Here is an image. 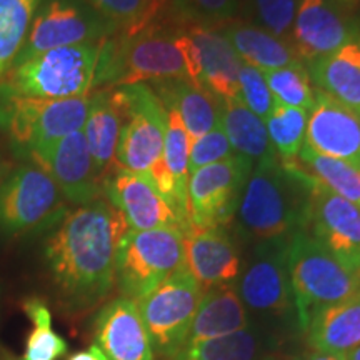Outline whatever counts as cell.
<instances>
[{
    "label": "cell",
    "mask_w": 360,
    "mask_h": 360,
    "mask_svg": "<svg viewBox=\"0 0 360 360\" xmlns=\"http://www.w3.org/2000/svg\"><path fill=\"white\" fill-rule=\"evenodd\" d=\"M307 110L292 109L276 102L272 114L265 120L270 143L282 164L297 162L307 130Z\"/></svg>",
    "instance_id": "31"
},
{
    "label": "cell",
    "mask_w": 360,
    "mask_h": 360,
    "mask_svg": "<svg viewBox=\"0 0 360 360\" xmlns=\"http://www.w3.org/2000/svg\"><path fill=\"white\" fill-rule=\"evenodd\" d=\"M287 265L297 321L302 328L317 309L360 292L359 270L347 267L304 229L290 237Z\"/></svg>",
    "instance_id": "5"
},
{
    "label": "cell",
    "mask_w": 360,
    "mask_h": 360,
    "mask_svg": "<svg viewBox=\"0 0 360 360\" xmlns=\"http://www.w3.org/2000/svg\"><path fill=\"white\" fill-rule=\"evenodd\" d=\"M347 360H360V345L357 349H354L352 352L347 354Z\"/></svg>",
    "instance_id": "42"
},
{
    "label": "cell",
    "mask_w": 360,
    "mask_h": 360,
    "mask_svg": "<svg viewBox=\"0 0 360 360\" xmlns=\"http://www.w3.org/2000/svg\"><path fill=\"white\" fill-rule=\"evenodd\" d=\"M42 0H0V79L11 70L29 37Z\"/></svg>",
    "instance_id": "30"
},
{
    "label": "cell",
    "mask_w": 360,
    "mask_h": 360,
    "mask_svg": "<svg viewBox=\"0 0 360 360\" xmlns=\"http://www.w3.org/2000/svg\"><path fill=\"white\" fill-rule=\"evenodd\" d=\"M240 0H174V17L182 25L220 27L233 19Z\"/></svg>",
    "instance_id": "36"
},
{
    "label": "cell",
    "mask_w": 360,
    "mask_h": 360,
    "mask_svg": "<svg viewBox=\"0 0 360 360\" xmlns=\"http://www.w3.org/2000/svg\"><path fill=\"white\" fill-rule=\"evenodd\" d=\"M304 146L360 169V115L315 89Z\"/></svg>",
    "instance_id": "18"
},
{
    "label": "cell",
    "mask_w": 360,
    "mask_h": 360,
    "mask_svg": "<svg viewBox=\"0 0 360 360\" xmlns=\"http://www.w3.org/2000/svg\"><path fill=\"white\" fill-rule=\"evenodd\" d=\"M94 345L107 360H155L137 302L122 295L98 312Z\"/></svg>",
    "instance_id": "21"
},
{
    "label": "cell",
    "mask_w": 360,
    "mask_h": 360,
    "mask_svg": "<svg viewBox=\"0 0 360 360\" xmlns=\"http://www.w3.org/2000/svg\"><path fill=\"white\" fill-rule=\"evenodd\" d=\"M90 94L70 98L0 96V127L15 152L32 159L35 152L84 129Z\"/></svg>",
    "instance_id": "6"
},
{
    "label": "cell",
    "mask_w": 360,
    "mask_h": 360,
    "mask_svg": "<svg viewBox=\"0 0 360 360\" xmlns=\"http://www.w3.org/2000/svg\"><path fill=\"white\" fill-rule=\"evenodd\" d=\"M182 267H186L182 229H129L115 255L117 289L122 297L139 300Z\"/></svg>",
    "instance_id": "7"
},
{
    "label": "cell",
    "mask_w": 360,
    "mask_h": 360,
    "mask_svg": "<svg viewBox=\"0 0 360 360\" xmlns=\"http://www.w3.org/2000/svg\"><path fill=\"white\" fill-rule=\"evenodd\" d=\"M310 177L300 165L282 164L278 157L252 167L237 207L238 231L254 242L290 238L304 229Z\"/></svg>",
    "instance_id": "2"
},
{
    "label": "cell",
    "mask_w": 360,
    "mask_h": 360,
    "mask_svg": "<svg viewBox=\"0 0 360 360\" xmlns=\"http://www.w3.org/2000/svg\"><path fill=\"white\" fill-rule=\"evenodd\" d=\"M169 360H191V359H188V357H187V355L182 352V350H179V352H177V354H175V355H172V357H169Z\"/></svg>",
    "instance_id": "44"
},
{
    "label": "cell",
    "mask_w": 360,
    "mask_h": 360,
    "mask_svg": "<svg viewBox=\"0 0 360 360\" xmlns=\"http://www.w3.org/2000/svg\"><path fill=\"white\" fill-rule=\"evenodd\" d=\"M304 231L347 267L360 272V207L312 177Z\"/></svg>",
    "instance_id": "15"
},
{
    "label": "cell",
    "mask_w": 360,
    "mask_h": 360,
    "mask_svg": "<svg viewBox=\"0 0 360 360\" xmlns=\"http://www.w3.org/2000/svg\"><path fill=\"white\" fill-rule=\"evenodd\" d=\"M220 30L236 49L242 62L257 67L262 72L302 62L290 40L277 37L260 25L231 20L220 25Z\"/></svg>",
    "instance_id": "27"
},
{
    "label": "cell",
    "mask_w": 360,
    "mask_h": 360,
    "mask_svg": "<svg viewBox=\"0 0 360 360\" xmlns=\"http://www.w3.org/2000/svg\"><path fill=\"white\" fill-rule=\"evenodd\" d=\"M122 35H134L154 24L165 0H90Z\"/></svg>",
    "instance_id": "34"
},
{
    "label": "cell",
    "mask_w": 360,
    "mask_h": 360,
    "mask_svg": "<svg viewBox=\"0 0 360 360\" xmlns=\"http://www.w3.org/2000/svg\"><path fill=\"white\" fill-rule=\"evenodd\" d=\"M236 155L233 148L229 142L227 135L224 134L222 127L214 129L212 132L202 135V137L191 141V150H188V175L195 170L207 165L217 164L220 160Z\"/></svg>",
    "instance_id": "39"
},
{
    "label": "cell",
    "mask_w": 360,
    "mask_h": 360,
    "mask_svg": "<svg viewBox=\"0 0 360 360\" xmlns=\"http://www.w3.org/2000/svg\"><path fill=\"white\" fill-rule=\"evenodd\" d=\"M250 327L249 312L237 294L233 283L212 287L202 295L184 347L231 335ZM182 347V349H184Z\"/></svg>",
    "instance_id": "23"
},
{
    "label": "cell",
    "mask_w": 360,
    "mask_h": 360,
    "mask_svg": "<svg viewBox=\"0 0 360 360\" xmlns=\"http://www.w3.org/2000/svg\"><path fill=\"white\" fill-rule=\"evenodd\" d=\"M202 295V287L182 267L135 300L154 352L169 359L184 347Z\"/></svg>",
    "instance_id": "10"
},
{
    "label": "cell",
    "mask_w": 360,
    "mask_h": 360,
    "mask_svg": "<svg viewBox=\"0 0 360 360\" xmlns=\"http://www.w3.org/2000/svg\"><path fill=\"white\" fill-rule=\"evenodd\" d=\"M297 164L309 177L317 180L328 191L360 207V169L317 154L307 146L300 148Z\"/></svg>",
    "instance_id": "29"
},
{
    "label": "cell",
    "mask_w": 360,
    "mask_h": 360,
    "mask_svg": "<svg viewBox=\"0 0 360 360\" xmlns=\"http://www.w3.org/2000/svg\"><path fill=\"white\" fill-rule=\"evenodd\" d=\"M120 129H122V112L112 90H94L90 94L89 115L82 130L94 165L102 180L115 165Z\"/></svg>",
    "instance_id": "26"
},
{
    "label": "cell",
    "mask_w": 360,
    "mask_h": 360,
    "mask_svg": "<svg viewBox=\"0 0 360 360\" xmlns=\"http://www.w3.org/2000/svg\"><path fill=\"white\" fill-rule=\"evenodd\" d=\"M51 175L37 164L20 165L0 186V238L56 227L65 202Z\"/></svg>",
    "instance_id": "9"
},
{
    "label": "cell",
    "mask_w": 360,
    "mask_h": 360,
    "mask_svg": "<svg viewBox=\"0 0 360 360\" xmlns=\"http://www.w3.org/2000/svg\"><path fill=\"white\" fill-rule=\"evenodd\" d=\"M264 77L277 103L307 112L312 109L315 89L312 87V80L304 62L276 70H265Z\"/></svg>",
    "instance_id": "32"
},
{
    "label": "cell",
    "mask_w": 360,
    "mask_h": 360,
    "mask_svg": "<svg viewBox=\"0 0 360 360\" xmlns=\"http://www.w3.org/2000/svg\"><path fill=\"white\" fill-rule=\"evenodd\" d=\"M69 360H97V355L94 352V349L90 347L89 350H85V352H77L70 355Z\"/></svg>",
    "instance_id": "41"
},
{
    "label": "cell",
    "mask_w": 360,
    "mask_h": 360,
    "mask_svg": "<svg viewBox=\"0 0 360 360\" xmlns=\"http://www.w3.org/2000/svg\"><path fill=\"white\" fill-rule=\"evenodd\" d=\"M238 98L247 109L254 112L264 122L276 107V98L270 92L264 72L259 70L257 67L245 64V62L238 72Z\"/></svg>",
    "instance_id": "37"
},
{
    "label": "cell",
    "mask_w": 360,
    "mask_h": 360,
    "mask_svg": "<svg viewBox=\"0 0 360 360\" xmlns=\"http://www.w3.org/2000/svg\"><path fill=\"white\" fill-rule=\"evenodd\" d=\"M305 65L315 89L360 115V34Z\"/></svg>",
    "instance_id": "22"
},
{
    "label": "cell",
    "mask_w": 360,
    "mask_h": 360,
    "mask_svg": "<svg viewBox=\"0 0 360 360\" xmlns=\"http://www.w3.org/2000/svg\"><path fill=\"white\" fill-rule=\"evenodd\" d=\"M30 160L51 175L64 199L72 204L87 205L101 199L102 179L94 165L84 130L44 147Z\"/></svg>",
    "instance_id": "17"
},
{
    "label": "cell",
    "mask_w": 360,
    "mask_h": 360,
    "mask_svg": "<svg viewBox=\"0 0 360 360\" xmlns=\"http://www.w3.org/2000/svg\"><path fill=\"white\" fill-rule=\"evenodd\" d=\"M188 150L191 137L186 132L179 114L167 109V130H165L162 165L172 179L180 200L187 207V180H188Z\"/></svg>",
    "instance_id": "35"
},
{
    "label": "cell",
    "mask_w": 360,
    "mask_h": 360,
    "mask_svg": "<svg viewBox=\"0 0 360 360\" xmlns=\"http://www.w3.org/2000/svg\"><path fill=\"white\" fill-rule=\"evenodd\" d=\"M289 240L290 238H277L255 245L236 287L247 312L252 310L277 319L295 314L287 265Z\"/></svg>",
    "instance_id": "14"
},
{
    "label": "cell",
    "mask_w": 360,
    "mask_h": 360,
    "mask_svg": "<svg viewBox=\"0 0 360 360\" xmlns=\"http://www.w3.org/2000/svg\"><path fill=\"white\" fill-rule=\"evenodd\" d=\"M102 193L125 217L132 231L179 227L186 224L148 175L114 167L102 180Z\"/></svg>",
    "instance_id": "16"
},
{
    "label": "cell",
    "mask_w": 360,
    "mask_h": 360,
    "mask_svg": "<svg viewBox=\"0 0 360 360\" xmlns=\"http://www.w3.org/2000/svg\"><path fill=\"white\" fill-rule=\"evenodd\" d=\"M262 29L289 40L300 0H252Z\"/></svg>",
    "instance_id": "38"
},
{
    "label": "cell",
    "mask_w": 360,
    "mask_h": 360,
    "mask_svg": "<svg viewBox=\"0 0 360 360\" xmlns=\"http://www.w3.org/2000/svg\"><path fill=\"white\" fill-rule=\"evenodd\" d=\"M184 265L204 292L236 283L242 270L236 242L224 227L184 232Z\"/></svg>",
    "instance_id": "20"
},
{
    "label": "cell",
    "mask_w": 360,
    "mask_h": 360,
    "mask_svg": "<svg viewBox=\"0 0 360 360\" xmlns=\"http://www.w3.org/2000/svg\"><path fill=\"white\" fill-rule=\"evenodd\" d=\"M304 332L310 349L317 352H352L360 345V292L315 310Z\"/></svg>",
    "instance_id": "24"
},
{
    "label": "cell",
    "mask_w": 360,
    "mask_h": 360,
    "mask_svg": "<svg viewBox=\"0 0 360 360\" xmlns=\"http://www.w3.org/2000/svg\"><path fill=\"white\" fill-rule=\"evenodd\" d=\"M357 35L355 25L334 0H300L289 40L300 60L307 64Z\"/></svg>",
    "instance_id": "19"
},
{
    "label": "cell",
    "mask_w": 360,
    "mask_h": 360,
    "mask_svg": "<svg viewBox=\"0 0 360 360\" xmlns=\"http://www.w3.org/2000/svg\"><path fill=\"white\" fill-rule=\"evenodd\" d=\"M102 42L53 49L15 64L0 79V96L30 98L87 96L94 92Z\"/></svg>",
    "instance_id": "4"
},
{
    "label": "cell",
    "mask_w": 360,
    "mask_h": 360,
    "mask_svg": "<svg viewBox=\"0 0 360 360\" xmlns=\"http://www.w3.org/2000/svg\"><path fill=\"white\" fill-rule=\"evenodd\" d=\"M24 309L32 321V332L22 360H58L65 355L69 345L52 328V315L47 305L39 299H30Z\"/></svg>",
    "instance_id": "33"
},
{
    "label": "cell",
    "mask_w": 360,
    "mask_h": 360,
    "mask_svg": "<svg viewBox=\"0 0 360 360\" xmlns=\"http://www.w3.org/2000/svg\"><path fill=\"white\" fill-rule=\"evenodd\" d=\"M129 231L109 200L97 199L65 212L45 240V260L67 307L85 310L115 285V255Z\"/></svg>",
    "instance_id": "1"
},
{
    "label": "cell",
    "mask_w": 360,
    "mask_h": 360,
    "mask_svg": "<svg viewBox=\"0 0 360 360\" xmlns=\"http://www.w3.org/2000/svg\"><path fill=\"white\" fill-rule=\"evenodd\" d=\"M220 127L227 135L233 152L252 160V164L277 157L270 143L265 122L247 109L240 98L222 101Z\"/></svg>",
    "instance_id": "28"
},
{
    "label": "cell",
    "mask_w": 360,
    "mask_h": 360,
    "mask_svg": "<svg viewBox=\"0 0 360 360\" xmlns=\"http://www.w3.org/2000/svg\"><path fill=\"white\" fill-rule=\"evenodd\" d=\"M110 90L122 112L114 167L150 175L164 150L167 109L147 84L120 85Z\"/></svg>",
    "instance_id": "8"
},
{
    "label": "cell",
    "mask_w": 360,
    "mask_h": 360,
    "mask_svg": "<svg viewBox=\"0 0 360 360\" xmlns=\"http://www.w3.org/2000/svg\"><path fill=\"white\" fill-rule=\"evenodd\" d=\"M252 167L254 164L250 159L236 154L188 175L186 231L227 229L236 219L238 202Z\"/></svg>",
    "instance_id": "12"
},
{
    "label": "cell",
    "mask_w": 360,
    "mask_h": 360,
    "mask_svg": "<svg viewBox=\"0 0 360 360\" xmlns=\"http://www.w3.org/2000/svg\"><path fill=\"white\" fill-rule=\"evenodd\" d=\"M177 42L188 82L207 89L220 101L238 98V72L244 62L219 27H180Z\"/></svg>",
    "instance_id": "13"
},
{
    "label": "cell",
    "mask_w": 360,
    "mask_h": 360,
    "mask_svg": "<svg viewBox=\"0 0 360 360\" xmlns=\"http://www.w3.org/2000/svg\"><path fill=\"white\" fill-rule=\"evenodd\" d=\"M117 34L119 29L85 0H42L13 65L53 49L102 42Z\"/></svg>",
    "instance_id": "11"
},
{
    "label": "cell",
    "mask_w": 360,
    "mask_h": 360,
    "mask_svg": "<svg viewBox=\"0 0 360 360\" xmlns=\"http://www.w3.org/2000/svg\"><path fill=\"white\" fill-rule=\"evenodd\" d=\"M180 27L154 22L134 35L117 34L102 42L94 90L120 85L187 80L177 35Z\"/></svg>",
    "instance_id": "3"
},
{
    "label": "cell",
    "mask_w": 360,
    "mask_h": 360,
    "mask_svg": "<svg viewBox=\"0 0 360 360\" xmlns=\"http://www.w3.org/2000/svg\"><path fill=\"white\" fill-rule=\"evenodd\" d=\"M305 360H347V355L330 354V352H317V350H314L312 354L307 355V359Z\"/></svg>",
    "instance_id": "40"
},
{
    "label": "cell",
    "mask_w": 360,
    "mask_h": 360,
    "mask_svg": "<svg viewBox=\"0 0 360 360\" xmlns=\"http://www.w3.org/2000/svg\"><path fill=\"white\" fill-rule=\"evenodd\" d=\"M334 2L337 4V6H347V7H350V6H355V4H357L359 0H334Z\"/></svg>",
    "instance_id": "43"
},
{
    "label": "cell",
    "mask_w": 360,
    "mask_h": 360,
    "mask_svg": "<svg viewBox=\"0 0 360 360\" xmlns=\"http://www.w3.org/2000/svg\"><path fill=\"white\" fill-rule=\"evenodd\" d=\"M0 360H6V359H2V357H0Z\"/></svg>",
    "instance_id": "45"
},
{
    "label": "cell",
    "mask_w": 360,
    "mask_h": 360,
    "mask_svg": "<svg viewBox=\"0 0 360 360\" xmlns=\"http://www.w3.org/2000/svg\"><path fill=\"white\" fill-rule=\"evenodd\" d=\"M154 92L165 109L177 112L191 141L220 127L222 101L207 89L187 80H162L154 82Z\"/></svg>",
    "instance_id": "25"
}]
</instances>
